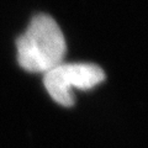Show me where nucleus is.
<instances>
[{
	"label": "nucleus",
	"mask_w": 148,
	"mask_h": 148,
	"mask_svg": "<svg viewBox=\"0 0 148 148\" xmlns=\"http://www.w3.org/2000/svg\"><path fill=\"white\" fill-rule=\"evenodd\" d=\"M16 49L17 62L24 71L46 73L63 63L67 43L54 18L47 14H37L16 38Z\"/></svg>",
	"instance_id": "f257e3e1"
},
{
	"label": "nucleus",
	"mask_w": 148,
	"mask_h": 148,
	"mask_svg": "<svg viewBox=\"0 0 148 148\" xmlns=\"http://www.w3.org/2000/svg\"><path fill=\"white\" fill-rule=\"evenodd\" d=\"M106 74L103 68L94 63H61L46 72L43 85L56 103L72 108L75 98L72 94L73 88L79 90H90L103 83Z\"/></svg>",
	"instance_id": "f03ea898"
}]
</instances>
